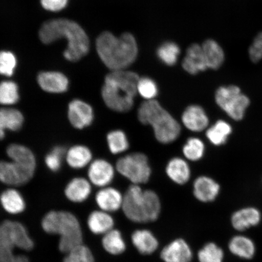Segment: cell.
<instances>
[{
    "mask_svg": "<svg viewBox=\"0 0 262 262\" xmlns=\"http://www.w3.org/2000/svg\"><path fill=\"white\" fill-rule=\"evenodd\" d=\"M101 244L104 251L113 256H119L127 250V244L123 233L116 228L102 235Z\"/></svg>",
    "mask_w": 262,
    "mask_h": 262,
    "instance_id": "obj_23",
    "label": "cell"
},
{
    "mask_svg": "<svg viewBox=\"0 0 262 262\" xmlns=\"http://www.w3.org/2000/svg\"><path fill=\"white\" fill-rule=\"evenodd\" d=\"M68 0H41L44 9L52 12L60 11L67 6Z\"/></svg>",
    "mask_w": 262,
    "mask_h": 262,
    "instance_id": "obj_42",
    "label": "cell"
},
{
    "mask_svg": "<svg viewBox=\"0 0 262 262\" xmlns=\"http://www.w3.org/2000/svg\"><path fill=\"white\" fill-rule=\"evenodd\" d=\"M182 67L185 71L192 75L208 70L202 46L198 44L190 46L183 59Z\"/></svg>",
    "mask_w": 262,
    "mask_h": 262,
    "instance_id": "obj_22",
    "label": "cell"
},
{
    "mask_svg": "<svg viewBox=\"0 0 262 262\" xmlns=\"http://www.w3.org/2000/svg\"><path fill=\"white\" fill-rule=\"evenodd\" d=\"M122 211L124 217L134 224H151L159 220L162 214L161 200L153 190L132 184L123 194Z\"/></svg>",
    "mask_w": 262,
    "mask_h": 262,
    "instance_id": "obj_4",
    "label": "cell"
},
{
    "mask_svg": "<svg viewBox=\"0 0 262 262\" xmlns=\"http://www.w3.org/2000/svg\"><path fill=\"white\" fill-rule=\"evenodd\" d=\"M6 153L12 161L35 171L37 166L35 156L28 147L19 144H11L6 149Z\"/></svg>",
    "mask_w": 262,
    "mask_h": 262,
    "instance_id": "obj_27",
    "label": "cell"
},
{
    "mask_svg": "<svg viewBox=\"0 0 262 262\" xmlns=\"http://www.w3.org/2000/svg\"><path fill=\"white\" fill-rule=\"evenodd\" d=\"M67 155L63 146H56L53 147L45 157V164L52 172H57L60 169L62 161Z\"/></svg>",
    "mask_w": 262,
    "mask_h": 262,
    "instance_id": "obj_39",
    "label": "cell"
},
{
    "mask_svg": "<svg viewBox=\"0 0 262 262\" xmlns=\"http://www.w3.org/2000/svg\"><path fill=\"white\" fill-rule=\"evenodd\" d=\"M160 258L163 262H192L194 252L186 239L178 237L164 246Z\"/></svg>",
    "mask_w": 262,
    "mask_h": 262,
    "instance_id": "obj_11",
    "label": "cell"
},
{
    "mask_svg": "<svg viewBox=\"0 0 262 262\" xmlns=\"http://www.w3.org/2000/svg\"><path fill=\"white\" fill-rule=\"evenodd\" d=\"M96 49L101 60L111 71L126 70L138 54L136 38L129 33L116 37L112 33L104 32L97 39Z\"/></svg>",
    "mask_w": 262,
    "mask_h": 262,
    "instance_id": "obj_2",
    "label": "cell"
},
{
    "mask_svg": "<svg viewBox=\"0 0 262 262\" xmlns=\"http://www.w3.org/2000/svg\"><path fill=\"white\" fill-rule=\"evenodd\" d=\"M91 185L89 180L83 178H74L66 186V198L75 204H81L90 198L92 191Z\"/></svg>",
    "mask_w": 262,
    "mask_h": 262,
    "instance_id": "obj_21",
    "label": "cell"
},
{
    "mask_svg": "<svg viewBox=\"0 0 262 262\" xmlns=\"http://www.w3.org/2000/svg\"><path fill=\"white\" fill-rule=\"evenodd\" d=\"M25 119L20 111L11 107H0V128L18 131L24 126Z\"/></svg>",
    "mask_w": 262,
    "mask_h": 262,
    "instance_id": "obj_30",
    "label": "cell"
},
{
    "mask_svg": "<svg viewBox=\"0 0 262 262\" xmlns=\"http://www.w3.org/2000/svg\"><path fill=\"white\" fill-rule=\"evenodd\" d=\"M228 248L231 254L246 260L253 258L255 253L254 242L242 235L232 237L229 242Z\"/></svg>",
    "mask_w": 262,
    "mask_h": 262,
    "instance_id": "obj_26",
    "label": "cell"
},
{
    "mask_svg": "<svg viewBox=\"0 0 262 262\" xmlns=\"http://www.w3.org/2000/svg\"><path fill=\"white\" fill-rule=\"evenodd\" d=\"M107 142L110 152L113 155L125 152L129 146L126 134L122 130H114L108 133Z\"/></svg>",
    "mask_w": 262,
    "mask_h": 262,
    "instance_id": "obj_34",
    "label": "cell"
},
{
    "mask_svg": "<svg viewBox=\"0 0 262 262\" xmlns=\"http://www.w3.org/2000/svg\"><path fill=\"white\" fill-rule=\"evenodd\" d=\"M137 90V94L146 101L155 100L159 93L156 82L151 78L146 77L139 78Z\"/></svg>",
    "mask_w": 262,
    "mask_h": 262,
    "instance_id": "obj_38",
    "label": "cell"
},
{
    "mask_svg": "<svg viewBox=\"0 0 262 262\" xmlns=\"http://www.w3.org/2000/svg\"><path fill=\"white\" fill-rule=\"evenodd\" d=\"M116 221L111 213L97 209L88 215L87 226L94 235H103L115 228Z\"/></svg>",
    "mask_w": 262,
    "mask_h": 262,
    "instance_id": "obj_19",
    "label": "cell"
},
{
    "mask_svg": "<svg viewBox=\"0 0 262 262\" xmlns=\"http://www.w3.org/2000/svg\"><path fill=\"white\" fill-rule=\"evenodd\" d=\"M16 59L11 52H0V75L11 77L16 67Z\"/></svg>",
    "mask_w": 262,
    "mask_h": 262,
    "instance_id": "obj_40",
    "label": "cell"
},
{
    "mask_svg": "<svg viewBox=\"0 0 262 262\" xmlns=\"http://www.w3.org/2000/svg\"><path fill=\"white\" fill-rule=\"evenodd\" d=\"M68 117L72 126L77 129H83L93 123L94 110L86 101L74 99L69 103Z\"/></svg>",
    "mask_w": 262,
    "mask_h": 262,
    "instance_id": "obj_12",
    "label": "cell"
},
{
    "mask_svg": "<svg viewBox=\"0 0 262 262\" xmlns=\"http://www.w3.org/2000/svg\"><path fill=\"white\" fill-rule=\"evenodd\" d=\"M39 37L46 45L67 38L68 48L64 52V57L70 61L80 60L89 51L90 41L86 32L79 25L70 19L59 18L45 22L39 31Z\"/></svg>",
    "mask_w": 262,
    "mask_h": 262,
    "instance_id": "obj_1",
    "label": "cell"
},
{
    "mask_svg": "<svg viewBox=\"0 0 262 262\" xmlns=\"http://www.w3.org/2000/svg\"><path fill=\"white\" fill-rule=\"evenodd\" d=\"M220 191V185L208 176H200L193 183V195L196 201L204 204L215 201Z\"/></svg>",
    "mask_w": 262,
    "mask_h": 262,
    "instance_id": "obj_15",
    "label": "cell"
},
{
    "mask_svg": "<svg viewBox=\"0 0 262 262\" xmlns=\"http://www.w3.org/2000/svg\"><path fill=\"white\" fill-rule=\"evenodd\" d=\"M37 82L42 90L51 94H63L68 91L70 81L59 72L45 71L39 73Z\"/></svg>",
    "mask_w": 262,
    "mask_h": 262,
    "instance_id": "obj_17",
    "label": "cell"
},
{
    "mask_svg": "<svg viewBox=\"0 0 262 262\" xmlns=\"http://www.w3.org/2000/svg\"><path fill=\"white\" fill-rule=\"evenodd\" d=\"M95 201L98 209L113 214L122 210L123 194L119 189L108 186L96 193Z\"/></svg>",
    "mask_w": 262,
    "mask_h": 262,
    "instance_id": "obj_16",
    "label": "cell"
},
{
    "mask_svg": "<svg viewBox=\"0 0 262 262\" xmlns=\"http://www.w3.org/2000/svg\"><path fill=\"white\" fill-rule=\"evenodd\" d=\"M6 137V131L0 128V140H3Z\"/></svg>",
    "mask_w": 262,
    "mask_h": 262,
    "instance_id": "obj_43",
    "label": "cell"
},
{
    "mask_svg": "<svg viewBox=\"0 0 262 262\" xmlns=\"http://www.w3.org/2000/svg\"><path fill=\"white\" fill-rule=\"evenodd\" d=\"M261 219L258 209L247 207L234 212L231 215V223L235 230L242 232L259 224Z\"/></svg>",
    "mask_w": 262,
    "mask_h": 262,
    "instance_id": "obj_20",
    "label": "cell"
},
{
    "mask_svg": "<svg viewBox=\"0 0 262 262\" xmlns=\"http://www.w3.org/2000/svg\"><path fill=\"white\" fill-rule=\"evenodd\" d=\"M139 78L136 73L126 70L108 74L101 88V96L106 106L117 113H127L132 110Z\"/></svg>",
    "mask_w": 262,
    "mask_h": 262,
    "instance_id": "obj_3",
    "label": "cell"
},
{
    "mask_svg": "<svg viewBox=\"0 0 262 262\" xmlns=\"http://www.w3.org/2000/svg\"><path fill=\"white\" fill-rule=\"evenodd\" d=\"M88 176L91 184L102 188L110 186L113 181L115 169L107 160L97 159L90 163Z\"/></svg>",
    "mask_w": 262,
    "mask_h": 262,
    "instance_id": "obj_14",
    "label": "cell"
},
{
    "mask_svg": "<svg viewBox=\"0 0 262 262\" xmlns=\"http://www.w3.org/2000/svg\"><path fill=\"white\" fill-rule=\"evenodd\" d=\"M116 169L133 185L145 184L149 182L151 176L148 159L146 155L140 152L121 157L116 163Z\"/></svg>",
    "mask_w": 262,
    "mask_h": 262,
    "instance_id": "obj_9",
    "label": "cell"
},
{
    "mask_svg": "<svg viewBox=\"0 0 262 262\" xmlns=\"http://www.w3.org/2000/svg\"><path fill=\"white\" fill-rule=\"evenodd\" d=\"M137 116L140 123L152 126L156 139L163 144L174 142L181 132L178 121L156 100L141 104Z\"/></svg>",
    "mask_w": 262,
    "mask_h": 262,
    "instance_id": "obj_7",
    "label": "cell"
},
{
    "mask_svg": "<svg viewBox=\"0 0 262 262\" xmlns=\"http://www.w3.org/2000/svg\"><path fill=\"white\" fill-rule=\"evenodd\" d=\"M35 171L12 160L0 161V182L12 187L27 184L34 177Z\"/></svg>",
    "mask_w": 262,
    "mask_h": 262,
    "instance_id": "obj_10",
    "label": "cell"
},
{
    "mask_svg": "<svg viewBox=\"0 0 262 262\" xmlns=\"http://www.w3.org/2000/svg\"><path fill=\"white\" fill-rule=\"evenodd\" d=\"M65 158L71 168L80 169L89 165L93 159V154L89 147L77 145L72 146L68 150Z\"/></svg>",
    "mask_w": 262,
    "mask_h": 262,
    "instance_id": "obj_28",
    "label": "cell"
},
{
    "mask_svg": "<svg viewBox=\"0 0 262 262\" xmlns=\"http://www.w3.org/2000/svg\"><path fill=\"white\" fill-rule=\"evenodd\" d=\"M41 226L48 234L59 235L58 249L66 254L83 244V234L76 215L68 211H51L42 217Z\"/></svg>",
    "mask_w": 262,
    "mask_h": 262,
    "instance_id": "obj_5",
    "label": "cell"
},
{
    "mask_svg": "<svg viewBox=\"0 0 262 262\" xmlns=\"http://www.w3.org/2000/svg\"><path fill=\"white\" fill-rule=\"evenodd\" d=\"M196 257L198 262H224L225 253L215 242H209L199 249Z\"/></svg>",
    "mask_w": 262,
    "mask_h": 262,
    "instance_id": "obj_32",
    "label": "cell"
},
{
    "mask_svg": "<svg viewBox=\"0 0 262 262\" xmlns=\"http://www.w3.org/2000/svg\"><path fill=\"white\" fill-rule=\"evenodd\" d=\"M130 242L135 250L144 256L155 254L160 247L158 237L152 231L146 228L134 230L130 235Z\"/></svg>",
    "mask_w": 262,
    "mask_h": 262,
    "instance_id": "obj_13",
    "label": "cell"
},
{
    "mask_svg": "<svg viewBox=\"0 0 262 262\" xmlns=\"http://www.w3.org/2000/svg\"><path fill=\"white\" fill-rule=\"evenodd\" d=\"M182 122L188 130L200 133L208 127L209 118L201 106L192 104L186 107L183 113Z\"/></svg>",
    "mask_w": 262,
    "mask_h": 262,
    "instance_id": "obj_18",
    "label": "cell"
},
{
    "mask_svg": "<svg viewBox=\"0 0 262 262\" xmlns=\"http://www.w3.org/2000/svg\"><path fill=\"white\" fill-rule=\"evenodd\" d=\"M205 150L204 143L202 140L196 137L188 139L182 149L183 155L186 159L192 162L201 160L204 155Z\"/></svg>",
    "mask_w": 262,
    "mask_h": 262,
    "instance_id": "obj_35",
    "label": "cell"
},
{
    "mask_svg": "<svg viewBox=\"0 0 262 262\" xmlns=\"http://www.w3.org/2000/svg\"><path fill=\"white\" fill-rule=\"evenodd\" d=\"M0 203L4 210L11 215L21 214L26 208L24 196L14 188L6 189L2 193Z\"/></svg>",
    "mask_w": 262,
    "mask_h": 262,
    "instance_id": "obj_24",
    "label": "cell"
},
{
    "mask_svg": "<svg viewBox=\"0 0 262 262\" xmlns=\"http://www.w3.org/2000/svg\"><path fill=\"white\" fill-rule=\"evenodd\" d=\"M34 242L21 223L6 220L0 224V262H30L23 252H30Z\"/></svg>",
    "mask_w": 262,
    "mask_h": 262,
    "instance_id": "obj_6",
    "label": "cell"
},
{
    "mask_svg": "<svg viewBox=\"0 0 262 262\" xmlns=\"http://www.w3.org/2000/svg\"><path fill=\"white\" fill-rule=\"evenodd\" d=\"M215 100L219 107L235 121L244 119L251 103L250 98L235 85L219 88L215 92Z\"/></svg>",
    "mask_w": 262,
    "mask_h": 262,
    "instance_id": "obj_8",
    "label": "cell"
},
{
    "mask_svg": "<svg viewBox=\"0 0 262 262\" xmlns=\"http://www.w3.org/2000/svg\"><path fill=\"white\" fill-rule=\"evenodd\" d=\"M249 55L252 61L258 63L262 58V32L254 38L253 44L249 49Z\"/></svg>",
    "mask_w": 262,
    "mask_h": 262,
    "instance_id": "obj_41",
    "label": "cell"
},
{
    "mask_svg": "<svg viewBox=\"0 0 262 262\" xmlns=\"http://www.w3.org/2000/svg\"><path fill=\"white\" fill-rule=\"evenodd\" d=\"M202 47L208 69L217 70L220 68L225 60L224 51L220 45L214 40H208Z\"/></svg>",
    "mask_w": 262,
    "mask_h": 262,
    "instance_id": "obj_29",
    "label": "cell"
},
{
    "mask_svg": "<svg viewBox=\"0 0 262 262\" xmlns=\"http://www.w3.org/2000/svg\"><path fill=\"white\" fill-rule=\"evenodd\" d=\"M17 84L11 80L0 82V104L9 106L14 105L19 100Z\"/></svg>",
    "mask_w": 262,
    "mask_h": 262,
    "instance_id": "obj_33",
    "label": "cell"
},
{
    "mask_svg": "<svg viewBox=\"0 0 262 262\" xmlns=\"http://www.w3.org/2000/svg\"><path fill=\"white\" fill-rule=\"evenodd\" d=\"M232 127L225 120H218L206 132V136L212 145L221 146L227 142L232 133Z\"/></svg>",
    "mask_w": 262,
    "mask_h": 262,
    "instance_id": "obj_31",
    "label": "cell"
},
{
    "mask_svg": "<svg viewBox=\"0 0 262 262\" xmlns=\"http://www.w3.org/2000/svg\"><path fill=\"white\" fill-rule=\"evenodd\" d=\"M157 53L162 63L171 67L178 61L180 49L175 42H166L160 46Z\"/></svg>",
    "mask_w": 262,
    "mask_h": 262,
    "instance_id": "obj_36",
    "label": "cell"
},
{
    "mask_svg": "<svg viewBox=\"0 0 262 262\" xmlns=\"http://www.w3.org/2000/svg\"><path fill=\"white\" fill-rule=\"evenodd\" d=\"M63 262H96L93 251L82 244L65 254Z\"/></svg>",
    "mask_w": 262,
    "mask_h": 262,
    "instance_id": "obj_37",
    "label": "cell"
},
{
    "mask_svg": "<svg viewBox=\"0 0 262 262\" xmlns=\"http://www.w3.org/2000/svg\"><path fill=\"white\" fill-rule=\"evenodd\" d=\"M167 176L173 183L179 185H185L191 178V169L186 160L174 157L169 160L166 168Z\"/></svg>",
    "mask_w": 262,
    "mask_h": 262,
    "instance_id": "obj_25",
    "label": "cell"
}]
</instances>
